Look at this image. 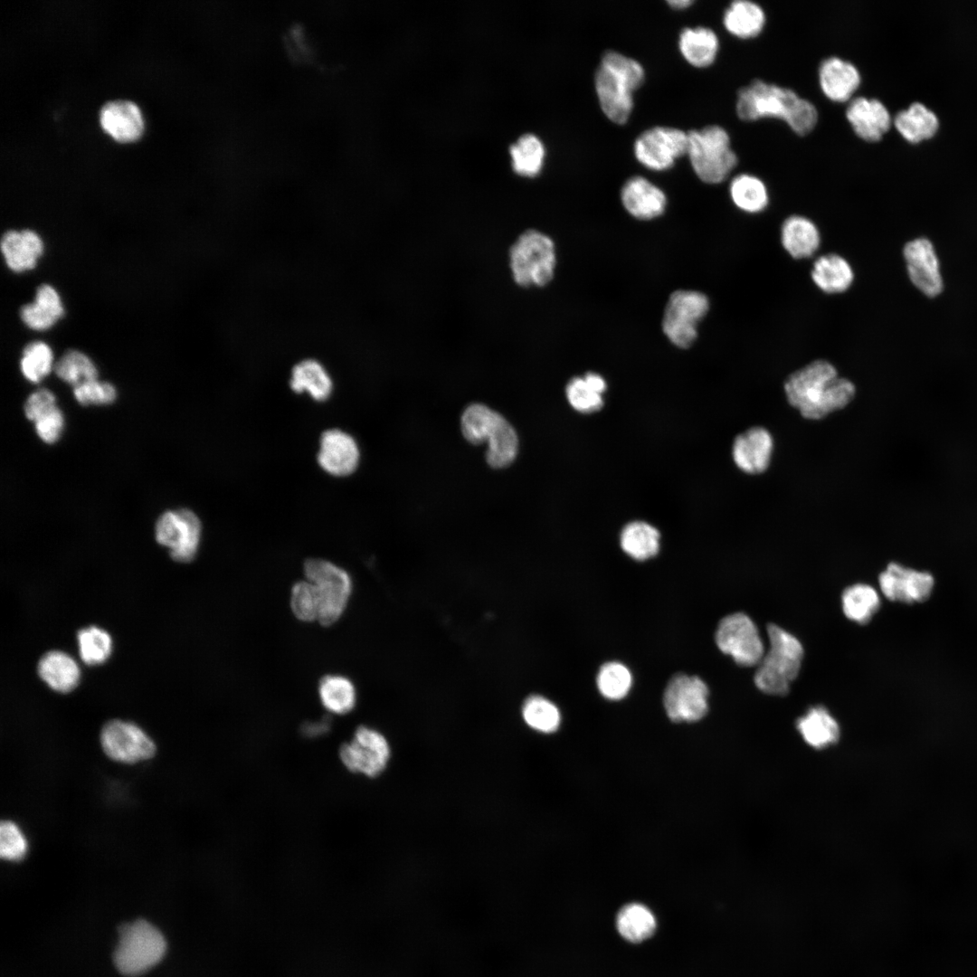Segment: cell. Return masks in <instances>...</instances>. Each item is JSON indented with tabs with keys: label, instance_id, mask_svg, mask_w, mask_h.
<instances>
[{
	"label": "cell",
	"instance_id": "obj_41",
	"mask_svg": "<svg viewBox=\"0 0 977 977\" xmlns=\"http://www.w3.org/2000/svg\"><path fill=\"white\" fill-rule=\"evenodd\" d=\"M841 602L846 617L859 624L868 623L880 607L877 591L863 583L846 588L842 593Z\"/></svg>",
	"mask_w": 977,
	"mask_h": 977
},
{
	"label": "cell",
	"instance_id": "obj_35",
	"mask_svg": "<svg viewBox=\"0 0 977 977\" xmlns=\"http://www.w3.org/2000/svg\"><path fill=\"white\" fill-rule=\"evenodd\" d=\"M894 125L907 141L917 143L934 135L939 120L924 104L914 102L895 116Z\"/></svg>",
	"mask_w": 977,
	"mask_h": 977
},
{
	"label": "cell",
	"instance_id": "obj_25",
	"mask_svg": "<svg viewBox=\"0 0 977 977\" xmlns=\"http://www.w3.org/2000/svg\"><path fill=\"white\" fill-rule=\"evenodd\" d=\"M100 119L106 132L123 142L138 138L144 128L138 107L128 100L106 103L100 109Z\"/></svg>",
	"mask_w": 977,
	"mask_h": 977
},
{
	"label": "cell",
	"instance_id": "obj_21",
	"mask_svg": "<svg viewBox=\"0 0 977 977\" xmlns=\"http://www.w3.org/2000/svg\"><path fill=\"white\" fill-rule=\"evenodd\" d=\"M358 460L357 444L349 434L337 429L322 434L318 461L325 471L334 476H346L355 471Z\"/></svg>",
	"mask_w": 977,
	"mask_h": 977
},
{
	"label": "cell",
	"instance_id": "obj_31",
	"mask_svg": "<svg viewBox=\"0 0 977 977\" xmlns=\"http://www.w3.org/2000/svg\"><path fill=\"white\" fill-rule=\"evenodd\" d=\"M766 17L763 8L749 0H735L726 9L723 24L733 35L748 39L757 36L764 29Z\"/></svg>",
	"mask_w": 977,
	"mask_h": 977
},
{
	"label": "cell",
	"instance_id": "obj_17",
	"mask_svg": "<svg viewBox=\"0 0 977 977\" xmlns=\"http://www.w3.org/2000/svg\"><path fill=\"white\" fill-rule=\"evenodd\" d=\"M908 277L913 285L929 298L944 289L940 263L933 243L925 237L908 242L903 251Z\"/></svg>",
	"mask_w": 977,
	"mask_h": 977
},
{
	"label": "cell",
	"instance_id": "obj_53",
	"mask_svg": "<svg viewBox=\"0 0 977 977\" xmlns=\"http://www.w3.org/2000/svg\"><path fill=\"white\" fill-rule=\"evenodd\" d=\"M668 4L676 9H682L693 4L692 0H669Z\"/></svg>",
	"mask_w": 977,
	"mask_h": 977
},
{
	"label": "cell",
	"instance_id": "obj_47",
	"mask_svg": "<svg viewBox=\"0 0 977 977\" xmlns=\"http://www.w3.org/2000/svg\"><path fill=\"white\" fill-rule=\"evenodd\" d=\"M28 852V841L13 820H5L0 825V856L10 862L22 861Z\"/></svg>",
	"mask_w": 977,
	"mask_h": 977
},
{
	"label": "cell",
	"instance_id": "obj_50",
	"mask_svg": "<svg viewBox=\"0 0 977 977\" xmlns=\"http://www.w3.org/2000/svg\"><path fill=\"white\" fill-rule=\"evenodd\" d=\"M34 423L36 433L40 439L46 443L52 444L59 440L62 432L64 417L62 411L56 406Z\"/></svg>",
	"mask_w": 977,
	"mask_h": 977
},
{
	"label": "cell",
	"instance_id": "obj_52",
	"mask_svg": "<svg viewBox=\"0 0 977 977\" xmlns=\"http://www.w3.org/2000/svg\"><path fill=\"white\" fill-rule=\"evenodd\" d=\"M328 728H329V724L325 719L320 720V721L307 723V724H304V726H303L304 734L308 735V736L320 735L326 733V731H327Z\"/></svg>",
	"mask_w": 977,
	"mask_h": 977
},
{
	"label": "cell",
	"instance_id": "obj_2",
	"mask_svg": "<svg viewBox=\"0 0 977 977\" xmlns=\"http://www.w3.org/2000/svg\"><path fill=\"white\" fill-rule=\"evenodd\" d=\"M556 266L554 239L536 227L518 229L504 248V273L514 289L526 291L546 287L555 278Z\"/></svg>",
	"mask_w": 977,
	"mask_h": 977
},
{
	"label": "cell",
	"instance_id": "obj_44",
	"mask_svg": "<svg viewBox=\"0 0 977 977\" xmlns=\"http://www.w3.org/2000/svg\"><path fill=\"white\" fill-rule=\"evenodd\" d=\"M54 371L59 378L74 387L98 377L92 360L78 350L66 352L55 364Z\"/></svg>",
	"mask_w": 977,
	"mask_h": 977
},
{
	"label": "cell",
	"instance_id": "obj_5",
	"mask_svg": "<svg viewBox=\"0 0 977 977\" xmlns=\"http://www.w3.org/2000/svg\"><path fill=\"white\" fill-rule=\"evenodd\" d=\"M769 648L757 665L755 686L764 693L784 696L799 674L803 648L799 640L776 624L767 626Z\"/></svg>",
	"mask_w": 977,
	"mask_h": 977
},
{
	"label": "cell",
	"instance_id": "obj_51",
	"mask_svg": "<svg viewBox=\"0 0 977 977\" xmlns=\"http://www.w3.org/2000/svg\"><path fill=\"white\" fill-rule=\"evenodd\" d=\"M55 407L56 398L54 394L47 389H41L28 396L24 410L26 418L35 422Z\"/></svg>",
	"mask_w": 977,
	"mask_h": 977
},
{
	"label": "cell",
	"instance_id": "obj_32",
	"mask_svg": "<svg viewBox=\"0 0 977 977\" xmlns=\"http://www.w3.org/2000/svg\"><path fill=\"white\" fill-rule=\"evenodd\" d=\"M811 278L826 293H840L851 285L854 273L849 262L839 255L830 253L818 258L813 263Z\"/></svg>",
	"mask_w": 977,
	"mask_h": 977
},
{
	"label": "cell",
	"instance_id": "obj_45",
	"mask_svg": "<svg viewBox=\"0 0 977 977\" xmlns=\"http://www.w3.org/2000/svg\"><path fill=\"white\" fill-rule=\"evenodd\" d=\"M631 674L627 667L617 661L603 664L597 674L600 693L611 700L623 698L631 687Z\"/></svg>",
	"mask_w": 977,
	"mask_h": 977
},
{
	"label": "cell",
	"instance_id": "obj_6",
	"mask_svg": "<svg viewBox=\"0 0 977 977\" xmlns=\"http://www.w3.org/2000/svg\"><path fill=\"white\" fill-rule=\"evenodd\" d=\"M461 430L471 443L488 442L486 459L493 468H504L515 460L518 440L512 426L498 413L482 404L470 405L461 416Z\"/></svg>",
	"mask_w": 977,
	"mask_h": 977
},
{
	"label": "cell",
	"instance_id": "obj_39",
	"mask_svg": "<svg viewBox=\"0 0 977 977\" xmlns=\"http://www.w3.org/2000/svg\"><path fill=\"white\" fill-rule=\"evenodd\" d=\"M513 170L519 175L534 177L543 167L545 149L541 139L531 133L524 134L510 146Z\"/></svg>",
	"mask_w": 977,
	"mask_h": 977
},
{
	"label": "cell",
	"instance_id": "obj_24",
	"mask_svg": "<svg viewBox=\"0 0 977 977\" xmlns=\"http://www.w3.org/2000/svg\"><path fill=\"white\" fill-rule=\"evenodd\" d=\"M1 251L8 268L24 272L35 267L43 251V242L32 230L8 231L1 240Z\"/></svg>",
	"mask_w": 977,
	"mask_h": 977
},
{
	"label": "cell",
	"instance_id": "obj_38",
	"mask_svg": "<svg viewBox=\"0 0 977 977\" xmlns=\"http://www.w3.org/2000/svg\"><path fill=\"white\" fill-rule=\"evenodd\" d=\"M318 695L323 707L335 715H346L351 712L356 704L354 683L341 675L323 677L319 681Z\"/></svg>",
	"mask_w": 977,
	"mask_h": 977
},
{
	"label": "cell",
	"instance_id": "obj_43",
	"mask_svg": "<svg viewBox=\"0 0 977 977\" xmlns=\"http://www.w3.org/2000/svg\"><path fill=\"white\" fill-rule=\"evenodd\" d=\"M77 641L81 659L88 665L102 664L109 659L112 650L110 635L97 626L79 630Z\"/></svg>",
	"mask_w": 977,
	"mask_h": 977
},
{
	"label": "cell",
	"instance_id": "obj_23",
	"mask_svg": "<svg viewBox=\"0 0 977 977\" xmlns=\"http://www.w3.org/2000/svg\"><path fill=\"white\" fill-rule=\"evenodd\" d=\"M861 82L857 67L839 57L831 56L821 62L819 67V83L824 95L832 101L845 102L851 100Z\"/></svg>",
	"mask_w": 977,
	"mask_h": 977
},
{
	"label": "cell",
	"instance_id": "obj_15",
	"mask_svg": "<svg viewBox=\"0 0 977 977\" xmlns=\"http://www.w3.org/2000/svg\"><path fill=\"white\" fill-rule=\"evenodd\" d=\"M633 152L637 160L649 169H669L677 158L688 153V132L665 126L650 128L636 138Z\"/></svg>",
	"mask_w": 977,
	"mask_h": 977
},
{
	"label": "cell",
	"instance_id": "obj_8",
	"mask_svg": "<svg viewBox=\"0 0 977 977\" xmlns=\"http://www.w3.org/2000/svg\"><path fill=\"white\" fill-rule=\"evenodd\" d=\"M114 953L117 969L124 975H140L160 962L166 940L160 931L145 920L123 925Z\"/></svg>",
	"mask_w": 977,
	"mask_h": 977
},
{
	"label": "cell",
	"instance_id": "obj_22",
	"mask_svg": "<svg viewBox=\"0 0 977 977\" xmlns=\"http://www.w3.org/2000/svg\"><path fill=\"white\" fill-rule=\"evenodd\" d=\"M621 199L626 211L640 220H651L660 216L667 206L665 193L649 179L634 175L629 178L621 190Z\"/></svg>",
	"mask_w": 977,
	"mask_h": 977
},
{
	"label": "cell",
	"instance_id": "obj_26",
	"mask_svg": "<svg viewBox=\"0 0 977 977\" xmlns=\"http://www.w3.org/2000/svg\"><path fill=\"white\" fill-rule=\"evenodd\" d=\"M796 727L804 742L817 750L835 745L840 737L839 723L822 706L809 708L798 718Z\"/></svg>",
	"mask_w": 977,
	"mask_h": 977
},
{
	"label": "cell",
	"instance_id": "obj_40",
	"mask_svg": "<svg viewBox=\"0 0 977 977\" xmlns=\"http://www.w3.org/2000/svg\"><path fill=\"white\" fill-rule=\"evenodd\" d=\"M733 203L741 210L754 213L768 204V192L764 183L755 175L740 174L735 176L729 186Z\"/></svg>",
	"mask_w": 977,
	"mask_h": 977
},
{
	"label": "cell",
	"instance_id": "obj_4",
	"mask_svg": "<svg viewBox=\"0 0 977 977\" xmlns=\"http://www.w3.org/2000/svg\"><path fill=\"white\" fill-rule=\"evenodd\" d=\"M645 78L642 65L616 51H606L594 74L596 94L605 116L624 124L633 109L632 92Z\"/></svg>",
	"mask_w": 977,
	"mask_h": 977
},
{
	"label": "cell",
	"instance_id": "obj_19",
	"mask_svg": "<svg viewBox=\"0 0 977 977\" xmlns=\"http://www.w3.org/2000/svg\"><path fill=\"white\" fill-rule=\"evenodd\" d=\"M773 441L764 427H752L738 434L732 446L735 465L748 474L765 471L770 464Z\"/></svg>",
	"mask_w": 977,
	"mask_h": 977
},
{
	"label": "cell",
	"instance_id": "obj_37",
	"mask_svg": "<svg viewBox=\"0 0 977 977\" xmlns=\"http://www.w3.org/2000/svg\"><path fill=\"white\" fill-rule=\"evenodd\" d=\"M619 934L627 941L640 943L649 939L657 927L656 918L644 905L631 903L622 906L616 916Z\"/></svg>",
	"mask_w": 977,
	"mask_h": 977
},
{
	"label": "cell",
	"instance_id": "obj_13",
	"mask_svg": "<svg viewBox=\"0 0 977 977\" xmlns=\"http://www.w3.org/2000/svg\"><path fill=\"white\" fill-rule=\"evenodd\" d=\"M201 533L200 519L187 508L166 511L155 526L157 542L168 548L172 559L179 563H188L195 557Z\"/></svg>",
	"mask_w": 977,
	"mask_h": 977
},
{
	"label": "cell",
	"instance_id": "obj_48",
	"mask_svg": "<svg viewBox=\"0 0 977 977\" xmlns=\"http://www.w3.org/2000/svg\"><path fill=\"white\" fill-rule=\"evenodd\" d=\"M290 607L294 615L301 621H318V604L314 585L308 582L299 581L291 588Z\"/></svg>",
	"mask_w": 977,
	"mask_h": 977
},
{
	"label": "cell",
	"instance_id": "obj_33",
	"mask_svg": "<svg viewBox=\"0 0 977 977\" xmlns=\"http://www.w3.org/2000/svg\"><path fill=\"white\" fill-rule=\"evenodd\" d=\"M605 390L604 378L599 374L590 372L584 376L572 378L565 387V394L570 405L575 411L591 413L602 407V394Z\"/></svg>",
	"mask_w": 977,
	"mask_h": 977
},
{
	"label": "cell",
	"instance_id": "obj_30",
	"mask_svg": "<svg viewBox=\"0 0 977 977\" xmlns=\"http://www.w3.org/2000/svg\"><path fill=\"white\" fill-rule=\"evenodd\" d=\"M781 239L783 248L795 259H804L815 253L820 237L816 225L808 218L793 215L782 226Z\"/></svg>",
	"mask_w": 977,
	"mask_h": 977
},
{
	"label": "cell",
	"instance_id": "obj_49",
	"mask_svg": "<svg viewBox=\"0 0 977 977\" xmlns=\"http://www.w3.org/2000/svg\"><path fill=\"white\" fill-rule=\"evenodd\" d=\"M73 394L82 405H103L116 400L117 391L111 384L96 379L74 387Z\"/></svg>",
	"mask_w": 977,
	"mask_h": 977
},
{
	"label": "cell",
	"instance_id": "obj_10",
	"mask_svg": "<svg viewBox=\"0 0 977 977\" xmlns=\"http://www.w3.org/2000/svg\"><path fill=\"white\" fill-rule=\"evenodd\" d=\"M709 308L707 297L696 290L674 291L667 302L662 330L676 346H690L697 337V324Z\"/></svg>",
	"mask_w": 977,
	"mask_h": 977
},
{
	"label": "cell",
	"instance_id": "obj_29",
	"mask_svg": "<svg viewBox=\"0 0 977 977\" xmlns=\"http://www.w3.org/2000/svg\"><path fill=\"white\" fill-rule=\"evenodd\" d=\"M678 47L688 63L703 68L716 60L719 41L716 33L708 27H686L679 33Z\"/></svg>",
	"mask_w": 977,
	"mask_h": 977
},
{
	"label": "cell",
	"instance_id": "obj_9",
	"mask_svg": "<svg viewBox=\"0 0 977 977\" xmlns=\"http://www.w3.org/2000/svg\"><path fill=\"white\" fill-rule=\"evenodd\" d=\"M306 580L315 588L318 621L329 626L342 616L353 590L350 574L337 564L323 559L310 558L304 564Z\"/></svg>",
	"mask_w": 977,
	"mask_h": 977
},
{
	"label": "cell",
	"instance_id": "obj_27",
	"mask_svg": "<svg viewBox=\"0 0 977 977\" xmlns=\"http://www.w3.org/2000/svg\"><path fill=\"white\" fill-rule=\"evenodd\" d=\"M39 677L52 689L68 693L79 684L81 671L77 662L66 652L50 650L44 653L37 665Z\"/></svg>",
	"mask_w": 977,
	"mask_h": 977
},
{
	"label": "cell",
	"instance_id": "obj_20",
	"mask_svg": "<svg viewBox=\"0 0 977 977\" xmlns=\"http://www.w3.org/2000/svg\"><path fill=\"white\" fill-rule=\"evenodd\" d=\"M846 118L856 135L867 142H877L889 129L891 116L887 107L877 99H851Z\"/></svg>",
	"mask_w": 977,
	"mask_h": 977
},
{
	"label": "cell",
	"instance_id": "obj_16",
	"mask_svg": "<svg viewBox=\"0 0 977 977\" xmlns=\"http://www.w3.org/2000/svg\"><path fill=\"white\" fill-rule=\"evenodd\" d=\"M708 688L700 678L678 673L666 686L663 694L665 711L674 722L700 720L708 711Z\"/></svg>",
	"mask_w": 977,
	"mask_h": 977
},
{
	"label": "cell",
	"instance_id": "obj_42",
	"mask_svg": "<svg viewBox=\"0 0 977 977\" xmlns=\"http://www.w3.org/2000/svg\"><path fill=\"white\" fill-rule=\"evenodd\" d=\"M521 715L528 727L543 734L555 732L561 723L558 707L541 695L527 697L523 702Z\"/></svg>",
	"mask_w": 977,
	"mask_h": 977
},
{
	"label": "cell",
	"instance_id": "obj_12",
	"mask_svg": "<svg viewBox=\"0 0 977 977\" xmlns=\"http://www.w3.org/2000/svg\"><path fill=\"white\" fill-rule=\"evenodd\" d=\"M718 649L740 666H757L765 650L758 629L752 619L743 612L724 617L716 631Z\"/></svg>",
	"mask_w": 977,
	"mask_h": 977
},
{
	"label": "cell",
	"instance_id": "obj_36",
	"mask_svg": "<svg viewBox=\"0 0 977 977\" xmlns=\"http://www.w3.org/2000/svg\"><path fill=\"white\" fill-rule=\"evenodd\" d=\"M660 534L644 521L628 523L621 530V549L631 558L643 561L656 555L659 549Z\"/></svg>",
	"mask_w": 977,
	"mask_h": 977
},
{
	"label": "cell",
	"instance_id": "obj_28",
	"mask_svg": "<svg viewBox=\"0 0 977 977\" xmlns=\"http://www.w3.org/2000/svg\"><path fill=\"white\" fill-rule=\"evenodd\" d=\"M64 308L57 290L49 284L37 289L33 302L24 305L20 310L22 321L33 330H46L62 317Z\"/></svg>",
	"mask_w": 977,
	"mask_h": 977
},
{
	"label": "cell",
	"instance_id": "obj_18",
	"mask_svg": "<svg viewBox=\"0 0 977 977\" xmlns=\"http://www.w3.org/2000/svg\"><path fill=\"white\" fill-rule=\"evenodd\" d=\"M878 583L887 599L912 603L924 602L929 597L934 578L928 573L917 572L892 563L880 574Z\"/></svg>",
	"mask_w": 977,
	"mask_h": 977
},
{
	"label": "cell",
	"instance_id": "obj_1",
	"mask_svg": "<svg viewBox=\"0 0 977 977\" xmlns=\"http://www.w3.org/2000/svg\"><path fill=\"white\" fill-rule=\"evenodd\" d=\"M789 403L806 419L820 420L847 406L855 395L849 380L838 376L824 360L814 361L792 374L784 383Z\"/></svg>",
	"mask_w": 977,
	"mask_h": 977
},
{
	"label": "cell",
	"instance_id": "obj_3",
	"mask_svg": "<svg viewBox=\"0 0 977 977\" xmlns=\"http://www.w3.org/2000/svg\"><path fill=\"white\" fill-rule=\"evenodd\" d=\"M735 109L745 121L779 119L800 136L809 134L818 121L815 106L791 89L754 80L737 93Z\"/></svg>",
	"mask_w": 977,
	"mask_h": 977
},
{
	"label": "cell",
	"instance_id": "obj_11",
	"mask_svg": "<svg viewBox=\"0 0 977 977\" xmlns=\"http://www.w3.org/2000/svg\"><path fill=\"white\" fill-rule=\"evenodd\" d=\"M391 757V747L386 737L378 730L361 726L353 737L339 749L342 764L351 773L369 778L380 775Z\"/></svg>",
	"mask_w": 977,
	"mask_h": 977
},
{
	"label": "cell",
	"instance_id": "obj_46",
	"mask_svg": "<svg viewBox=\"0 0 977 977\" xmlns=\"http://www.w3.org/2000/svg\"><path fill=\"white\" fill-rule=\"evenodd\" d=\"M52 361V348L43 341H34L24 347L20 368L28 381L39 383L51 372Z\"/></svg>",
	"mask_w": 977,
	"mask_h": 977
},
{
	"label": "cell",
	"instance_id": "obj_14",
	"mask_svg": "<svg viewBox=\"0 0 977 977\" xmlns=\"http://www.w3.org/2000/svg\"><path fill=\"white\" fill-rule=\"evenodd\" d=\"M100 745L111 760L134 764L151 759L157 746L151 737L138 725L125 720L107 722L100 732Z\"/></svg>",
	"mask_w": 977,
	"mask_h": 977
},
{
	"label": "cell",
	"instance_id": "obj_34",
	"mask_svg": "<svg viewBox=\"0 0 977 977\" xmlns=\"http://www.w3.org/2000/svg\"><path fill=\"white\" fill-rule=\"evenodd\" d=\"M289 384L294 392H308L317 401L327 399L333 388L327 370L315 359H305L295 365Z\"/></svg>",
	"mask_w": 977,
	"mask_h": 977
},
{
	"label": "cell",
	"instance_id": "obj_7",
	"mask_svg": "<svg viewBox=\"0 0 977 977\" xmlns=\"http://www.w3.org/2000/svg\"><path fill=\"white\" fill-rule=\"evenodd\" d=\"M687 155L695 174L707 184L724 181L738 161L728 133L718 125L689 130Z\"/></svg>",
	"mask_w": 977,
	"mask_h": 977
}]
</instances>
